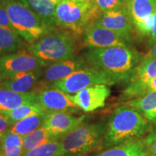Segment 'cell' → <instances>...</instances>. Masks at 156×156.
I'll return each mask as SVG.
<instances>
[{"mask_svg": "<svg viewBox=\"0 0 156 156\" xmlns=\"http://www.w3.org/2000/svg\"><path fill=\"white\" fill-rule=\"evenodd\" d=\"M89 67L104 72L117 83H129L144 55L131 46L90 48L84 55Z\"/></svg>", "mask_w": 156, "mask_h": 156, "instance_id": "6da1fadb", "label": "cell"}, {"mask_svg": "<svg viewBox=\"0 0 156 156\" xmlns=\"http://www.w3.org/2000/svg\"><path fill=\"white\" fill-rule=\"evenodd\" d=\"M152 125L132 107L124 104L115 109L108 120V129L101 149L114 147L150 133Z\"/></svg>", "mask_w": 156, "mask_h": 156, "instance_id": "7a4b0ae2", "label": "cell"}, {"mask_svg": "<svg viewBox=\"0 0 156 156\" xmlns=\"http://www.w3.org/2000/svg\"><path fill=\"white\" fill-rule=\"evenodd\" d=\"M108 129V120L83 123L60 139L63 156H85L101 147Z\"/></svg>", "mask_w": 156, "mask_h": 156, "instance_id": "3957f363", "label": "cell"}, {"mask_svg": "<svg viewBox=\"0 0 156 156\" xmlns=\"http://www.w3.org/2000/svg\"><path fill=\"white\" fill-rule=\"evenodd\" d=\"M8 14L15 30L24 41L32 44L54 30L20 0H0Z\"/></svg>", "mask_w": 156, "mask_h": 156, "instance_id": "277c9868", "label": "cell"}, {"mask_svg": "<svg viewBox=\"0 0 156 156\" xmlns=\"http://www.w3.org/2000/svg\"><path fill=\"white\" fill-rule=\"evenodd\" d=\"M75 40L67 31L52 30L28 47V51L46 66L75 56Z\"/></svg>", "mask_w": 156, "mask_h": 156, "instance_id": "5b68a950", "label": "cell"}, {"mask_svg": "<svg viewBox=\"0 0 156 156\" xmlns=\"http://www.w3.org/2000/svg\"><path fill=\"white\" fill-rule=\"evenodd\" d=\"M98 15L95 5L85 0H62L56 5V26L83 34L86 27Z\"/></svg>", "mask_w": 156, "mask_h": 156, "instance_id": "8992f818", "label": "cell"}, {"mask_svg": "<svg viewBox=\"0 0 156 156\" xmlns=\"http://www.w3.org/2000/svg\"><path fill=\"white\" fill-rule=\"evenodd\" d=\"M117 82L104 72L93 67L79 70L49 87L57 88L68 94H76L81 90L96 85H113Z\"/></svg>", "mask_w": 156, "mask_h": 156, "instance_id": "52a82bcc", "label": "cell"}, {"mask_svg": "<svg viewBox=\"0 0 156 156\" xmlns=\"http://www.w3.org/2000/svg\"><path fill=\"white\" fill-rule=\"evenodd\" d=\"M46 67L44 62L29 51H17L0 57V80Z\"/></svg>", "mask_w": 156, "mask_h": 156, "instance_id": "ba28073f", "label": "cell"}, {"mask_svg": "<svg viewBox=\"0 0 156 156\" xmlns=\"http://www.w3.org/2000/svg\"><path fill=\"white\" fill-rule=\"evenodd\" d=\"M131 41L132 39L93 22L87 25L83 33L84 44L90 48L130 46Z\"/></svg>", "mask_w": 156, "mask_h": 156, "instance_id": "9c48e42d", "label": "cell"}, {"mask_svg": "<svg viewBox=\"0 0 156 156\" xmlns=\"http://www.w3.org/2000/svg\"><path fill=\"white\" fill-rule=\"evenodd\" d=\"M87 67H89V65L84 56H74L68 59L50 64L43 69L39 86L41 90L45 88V86L49 87L52 83L62 80L71 74Z\"/></svg>", "mask_w": 156, "mask_h": 156, "instance_id": "30bf717a", "label": "cell"}, {"mask_svg": "<svg viewBox=\"0 0 156 156\" xmlns=\"http://www.w3.org/2000/svg\"><path fill=\"white\" fill-rule=\"evenodd\" d=\"M37 93V102L48 112L78 113L80 110L74 103L73 95L57 88L48 87L40 90Z\"/></svg>", "mask_w": 156, "mask_h": 156, "instance_id": "8fae6325", "label": "cell"}, {"mask_svg": "<svg viewBox=\"0 0 156 156\" xmlns=\"http://www.w3.org/2000/svg\"><path fill=\"white\" fill-rule=\"evenodd\" d=\"M156 77V58H143L129 81L127 87L123 90L119 98L126 101L136 98L145 85Z\"/></svg>", "mask_w": 156, "mask_h": 156, "instance_id": "7c38bea8", "label": "cell"}, {"mask_svg": "<svg viewBox=\"0 0 156 156\" xmlns=\"http://www.w3.org/2000/svg\"><path fill=\"white\" fill-rule=\"evenodd\" d=\"M126 7L134 29L142 36H150L156 11V0H132Z\"/></svg>", "mask_w": 156, "mask_h": 156, "instance_id": "4fadbf2b", "label": "cell"}, {"mask_svg": "<svg viewBox=\"0 0 156 156\" xmlns=\"http://www.w3.org/2000/svg\"><path fill=\"white\" fill-rule=\"evenodd\" d=\"M93 23L132 40L134 27L126 6L119 9L101 12Z\"/></svg>", "mask_w": 156, "mask_h": 156, "instance_id": "5bb4252c", "label": "cell"}, {"mask_svg": "<svg viewBox=\"0 0 156 156\" xmlns=\"http://www.w3.org/2000/svg\"><path fill=\"white\" fill-rule=\"evenodd\" d=\"M110 94L108 85H96L81 90L73 95V101L80 110L92 112L104 106Z\"/></svg>", "mask_w": 156, "mask_h": 156, "instance_id": "9a60e30c", "label": "cell"}, {"mask_svg": "<svg viewBox=\"0 0 156 156\" xmlns=\"http://www.w3.org/2000/svg\"><path fill=\"white\" fill-rule=\"evenodd\" d=\"M85 115L76 116L67 112H48L43 126L48 129L58 139L85 122Z\"/></svg>", "mask_w": 156, "mask_h": 156, "instance_id": "2e32d148", "label": "cell"}, {"mask_svg": "<svg viewBox=\"0 0 156 156\" xmlns=\"http://www.w3.org/2000/svg\"><path fill=\"white\" fill-rule=\"evenodd\" d=\"M44 68L19 73L12 77L0 80V87L20 93L34 92V89L36 88V92H37Z\"/></svg>", "mask_w": 156, "mask_h": 156, "instance_id": "e0dca14e", "label": "cell"}, {"mask_svg": "<svg viewBox=\"0 0 156 156\" xmlns=\"http://www.w3.org/2000/svg\"><path fill=\"white\" fill-rule=\"evenodd\" d=\"M37 102V93H20L0 87V114L28 103Z\"/></svg>", "mask_w": 156, "mask_h": 156, "instance_id": "ac0fdd59", "label": "cell"}, {"mask_svg": "<svg viewBox=\"0 0 156 156\" xmlns=\"http://www.w3.org/2000/svg\"><path fill=\"white\" fill-rule=\"evenodd\" d=\"M147 152L143 139H135L124 142L114 147L95 153L91 156H141Z\"/></svg>", "mask_w": 156, "mask_h": 156, "instance_id": "d6986e66", "label": "cell"}, {"mask_svg": "<svg viewBox=\"0 0 156 156\" xmlns=\"http://www.w3.org/2000/svg\"><path fill=\"white\" fill-rule=\"evenodd\" d=\"M50 28L56 27L55 12L57 2L54 0H20Z\"/></svg>", "mask_w": 156, "mask_h": 156, "instance_id": "ffe728a7", "label": "cell"}, {"mask_svg": "<svg viewBox=\"0 0 156 156\" xmlns=\"http://www.w3.org/2000/svg\"><path fill=\"white\" fill-rule=\"evenodd\" d=\"M124 104L137 111L152 126L156 125V92L127 101Z\"/></svg>", "mask_w": 156, "mask_h": 156, "instance_id": "44dd1931", "label": "cell"}, {"mask_svg": "<svg viewBox=\"0 0 156 156\" xmlns=\"http://www.w3.org/2000/svg\"><path fill=\"white\" fill-rule=\"evenodd\" d=\"M23 40L15 31L0 27V57L20 51L25 46Z\"/></svg>", "mask_w": 156, "mask_h": 156, "instance_id": "7402d4cb", "label": "cell"}, {"mask_svg": "<svg viewBox=\"0 0 156 156\" xmlns=\"http://www.w3.org/2000/svg\"><path fill=\"white\" fill-rule=\"evenodd\" d=\"M23 137L8 130L0 136L2 156H23Z\"/></svg>", "mask_w": 156, "mask_h": 156, "instance_id": "603a6c76", "label": "cell"}, {"mask_svg": "<svg viewBox=\"0 0 156 156\" xmlns=\"http://www.w3.org/2000/svg\"><path fill=\"white\" fill-rule=\"evenodd\" d=\"M48 112L40 113L26 117L19 121L18 122L15 123L9 130L12 132L25 136L43 126Z\"/></svg>", "mask_w": 156, "mask_h": 156, "instance_id": "cb8c5ba5", "label": "cell"}, {"mask_svg": "<svg viewBox=\"0 0 156 156\" xmlns=\"http://www.w3.org/2000/svg\"><path fill=\"white\" fill-rule=\"evenodd\" d=\"M54 140H59L48 129L41 126L23 137V151L27 152Z\"/></svg>", "mask_w": 156, "mask_h": 156, "instance_id": "d4e9b609", "label": "cell"}, {"mask_svg": "<svg viewBox=\"0 0 156 156\" xmlns=\"http://www.w3.org/2000/svg\"><path fill=\"white\" fill-rule=\"evenodd\" d=\"M44 107L41 106L38 102L28 103V104L23 105L17 108L2 114L7 117L14 125L15 123L18 122L19 121L23 119L32 115L40 114V113L46 112Z\"/></svg>", "mask_w": 156, "mask_h": 156, "instance_id": "484cf974", "label": "cell"}, {"mask_svg": "<svg viewBox=\"0 0 156 156\" xmlns=\"http://www.w3.org/2000/svg\"><path fill=\"white\" fill-rule=\"evenodd\" d=\"M23 156H63L60 140H54L25 152Z\"/></svg>", "mask_w": 156, "mask_h": 156, "instance_id": "4316f807", "label": "cell"}, {"mask_svg": "<svg viewBox=\"0 0 156 156\" xmlns=\"http://www.w3.org/2000/svg\"><path fill=\"white\" fill-rule=\"evenodd\" d=\"M126 6L123 0H95V7L99 14Z\"/></svg>", "mask_w": 156, "mask_h": 156, "instance_id": "83f0119b", "label": "cell"}, {"mask_svg": "<svg viewBox=\"0 0 156 156\" xmlns=\"http://www.w3.org/2000/svg\"><path fill=\"white\" fill-rule=\"evenodd\" d=\"M144 143L147 148V151L154 156H156V127L152 129L143 138Z\"/></svg>", "mask_w": 156, "mask_h": 156, "instance_id": "f1b7e54d", "label": "cell"}, {"mask_svg": "<svg viewBox=\"0 0 156 156\" xmlns=\"http://www.w3.org/2000/svg\"><path fill=\"white\" fill-rule=\"evenodd\" d=\"M0 27H3L9 30L15 31L9 20L8 14L2 5H0ZM16 32V31H15Z\"/></svg>", "mask_w": 156, "mask_h": 156, "instance_id": "f546056e", "label": "cell"}, {"mask_svg": "<svg viewBox=\"0 0 156 156\" xmlns=\"http://www.w3.org/2000/svg\"><path fill=\"white\" fill-rule=\"evenodd\" d=\"M153 92H156V77L153 78L151 82H149L147 85H145V86L142 87V89L140 90L137 98L142 97L143 95H147L148 93Z\"/></svg>", "mask_w": 156, "mask_h": 156, "instance_id": "4dcf8cb0", "label": "cell"}, {"mask_svg": "<svg viewBox=\"0 0 156 156\" xmlns=\"http://www.w3.org/2000/svg\"><path fill=\"white\" fill-rule=\"evenodd\" d=\"M12 126V123L5 115L0 114V136L10 129Z\"/></svg>", "mask_w": 156, "mask_h": 156, "instance_id": "1f68e13d", "label": "cell"}, {"mask_svg": "<svg viewBox=\"0 0 156 156\" xmlns=\"http://www.w3.org/2000/svg\"><path fill=\"white\" fill-rule=\"evenodd\" d=\"M151 38H150L149 41V47L151 48L152 46L156 43V11L155 14L153 15V26H152L151 32L150 34Z\"/></svg>", "mask_w": 156, "mask_h": 156, "instance_id": "d6a6232c", "label": "cell"}, {"mask_svg": "<svg viewBox=\"0 0 156 156\" xmlns=\"http://www.w3.org/2000/svg\"><path fill=\"white\" fill-rule=\"evenodd\" d=\"M156 58V43L150 48V51L145 55H144L143 58Z\"/></svg>", "mask_w": 156, "mask_h": 156, "instance_id": "836d02e7", "label": "cell"}, {"mask_svg": "<svg viewBox=\"0 0 156 156\" xmlns=\"http://www.w3.org/2000/svg\"><path fill=\"white\" fill-rule=\"evenodd\" d=\"M141 156H154L153 155H152L151 153H150L149 152H146L145 153H144V154H142V155H141Z\"/></svg>", "mask_w": 156, "mask_h": 156, "instance_id": "e575fe53", "label": "cell"}, {"mask_svg": "<svg viewBox=\"0 0 156 156\" xmlns=\"http://www.w3.org/2000/svg\"><path fill=\"white\" fill-rule=\"evenodd\" d=\"M85 1L88 2L93 4V5H95V0H85Z\"/></svg>", "mask_w": 156, "mask_h": 156, "instance_id": "d590c367", "label": "cell"}, {"mask_svg": "<svg viewBox=\"0 0 156 156\" xmlns=\"http://www.w3.org/2000/svg\"><path fill=\"white\" fill-rule=\"evenodd\" d=\"M131 1H132V0H123V2H124V4H125L126 5H127V4L129 2H131Z\"/></svg>", "mask_w": 156, "mask_h": 156, "instance_id": "8d00e7d4", "label": "cell"}, {"mask_svg": "<svg viewBox=\"0 0 156 156\" xmlns=\"http://www.w3.org/2000/svg\"><path fill=\"white\" fill-rule=\"evenodd\" d=\"M0 156H2V147H1V143H0Z\"/></svg>", "mask_w": 156, "mask_h": 156, "instance_id": "74e56055", "label": "cell"}, {"mask_svg": "<svg viewBox=\"0 0 156 156\" xmlns=\"http://www.w3.org/2000/svg\"><path fill=\"white\" fill-rule=\"evenodd\" d=\"M54 1H55V2H57V3H58V2H60V1H62V0H54Z\"/></svg>", "mask_w": 156, "mask_h": 156, "instance_id": "f35d334b", "label": "cell"}]
</instances>
